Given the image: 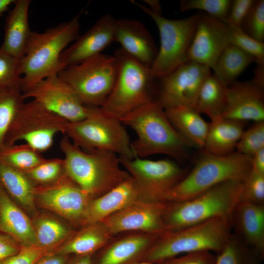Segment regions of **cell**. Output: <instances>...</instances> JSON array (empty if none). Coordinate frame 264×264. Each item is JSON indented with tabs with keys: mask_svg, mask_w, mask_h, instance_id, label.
Segmentation results:
<instances>
[{
	"mask_svg": "<svg viewBox=\"0 0 264 264\" xmlns=\"http://www.w3.org/2000/svg\"><path fill=\"white\" fill-rule=\"evenodd\" d=\"M60 148L64 155L66 175L93 198L131 177L127 171L120 168L119 156L114 153L85 151L66 134L60 142Z\"/></svg>",
	"mask_w": 264,
	"mask_h": 264,
	"instance_id": "cell-1",
	"label": "cell"
},
{
	"mask_svg": "<svg viewBox=\"0 0 264 264\" xmlns=\"http://www.w3.org/2000/svg\"><path fill=\"white\" fill-rule=\"evenodd\" d=\"M132 128L137 138L131 146L135 157L144 158L155 154L183 157L191 145L173 127L164 109L155 101L148 102L119 119Z\"/></svg>",
	"mask_w": 264,
	"mask_h": 264,
	"instance_id": "cell-2",
	"label": "cell"
},
{
	"mask_svg": "<svg viewBox=\"0 0 264 264\" xmlns=\"http://www.w3.org/2000/svg\"><path fill=\"white\" fill-rule=\"evenodd\" d=\"M79 15L44 32H31L24 54L20 60L23 92L66 68L60 61V55L65 47L79 36Z\"/></svg>",
	"mask_w": 264,
	"mask_h": 264,
	"instance_id": "cell-3",
	"label": "cell"
},
{
	"mask_svg": "<svg viewBox=\"0 0 264 264\" xmlns=\"http://www.w3.org/2000/svg\"><path fill=\"white\" fill-rule=\"evenodd\" d=\"M230 219L216 217L160 235L139 262L159 264L181 254L207 251L218 252L231 233Z\"/></svg>",
	"mask_w": 264,
	"mask_h": 264,
	"instance_id": "cell-4",
	"label": "cell"
},
{
	"mask_svg": "<svg viewBox=\"0 0 264 264\" xmlns=\"http://www.w3.org/2000/svg\"><path fill=\"white\" fill-rule=\"evenodd\" d=\"M242 181L216 185L190 199L168 202L163 216L167 232L174 231L216 217L230 219L240 201Z\"/></svg>",
	"mask_w": 264,
	"mask_h": 264,
	"instance_id": "cell-5",
	"label": "cell"
},
{
	"mask_svg": "<svg viewBox=\"0 0 264 264\" xmlns=\"http://www.w3.org/2000/svg\"><path fill=\"white\" fill-rule=\"evenodd\" d=\"M251 157L237 152L219 156L205 154L168 193L165 201L174 202L191 199L221 182L242 181L251 170Z\"/></svg>",
	"mask_w": 264,
	"mask_h": 264,
	"instance_id": "cell-6",
	"label": "cell"
},
{
	"mask_svg": "<svg viewBox=\"0 0 264 264\" xmlns=\"http://www.w3.org/2000/svg\"><path fill=\"white\" fill-rule=\"evenodd\" d=\"M117 72L112 90L101 108L119 119L136 108L154 100L151 89L157 79L151 67L130 56L122 48L113 55Z\"/></svg>",
	"mask_w": 264,
	"mask_h": 264,
	"instance_id": "cell-7",
	"label": "cell"
},
{
	"mask_svg": "<svg viewBox=\"0 0 264 264\" xmlns=\"http://www.w3.org/2000/svg\"><path fill=\"white\" fill-rule=\"evenodd\" d=\"M88 107L87 117L77 122H68L64 134L85 151L106 150L134 158L129 135L120 120L101 107Z\"/></svg>",
	"mask_w": 264,
	"mask_h": 264,
	"instance_id": "cell-8",
	"label": "cell"
},
{
	"mask_svg": "<svg viewBox=\"0 0 264 264\" xmlns=\"http://www.w3.org/2000/svg\"><path fill=\"white\" fill-rule=\"evenodd\" d=\"M132 2L154 20L158 29L160 48L151 67L154 75L160 78L189 61V51L201 13L184 19L171 20L146 5Z\"/></svg>",
	"mask_w": 264,
	"mask_h": 264,
	"instance_id": "cell-9",
	"label": "cell"
},
{
	"mask_svg": "<svg viewBox=\"0 0 264 264\" xmlns=\"http://www.w3.org/2000/svg\"><path fill=\"white\" fill-rule=\"evenodd\" d=\"M116 72L114 56L101 53L66 67L58 75L85 105L101 107L112 90Z\"/></svg>",
	"mask_w": 264,
	"mask_h": 264,
	"instance_id": "cell-10",
	"label": "cell"
},
{
	"mask_svg": "<svg viewBox=\"0 0 264 264\" xmlns=\"http://www.w3.org/2000/svg\"><path fill=\"white\" fill-rule=\"evenodd\" d=\"M67 122L33 100L24 102L13 120L4 145L22 141L40 153L46 151L57 133H65Z\"/></svg>",
	"mask_w": 264,
	"mask_h": 264,
	"instance_id": "cell-11",
	"label": "cell"
},
{
	"mask_svg": "<svg viewBox=\"0 0 264 264\" xmlns=\"http://www.w3.org/2000/svg\"><path fill=\"white\" fill-rule=\"evenodd\" d=\"M119 158L146 200L166 202L168 193L186 176L184 171L170 160Z\"/></svg>",
	"mask_w": 264,
	"mask_h": 264,
	"instance_id": "cell-12",
	"label": "cell"
},
{
	"mask_svg": "<svg viewBox=\"0 0 264 264\" xmlns=\"http://www.w3.org/2000/svg\"><path fill=\"white\" fill-rule=\"evenodd\" d=\"M211 69L189 60L158 78L159 88L155 101L165 110L177 106L194 108L199 90Z\"/></svg>",
	"mask_w": 264,
	"mask_h": 264,
	"instance_id": "cell-13",
	"label": "cell"
},
{
	"mask_svg": "<svg viewBox=\"0 0 264 264\" xmlns=\"http://www.w3.org/2000/svg\"><path fill=\"white\" fill-rule=\"evenodd\" d=\"M23 93L25 99H32L69 122L84 119L89 111V107L82 102L57 74L41 80Z\"/></svg>",
	"mask_w": 264,
	"mask_h": 264,
	"instance_id": "cell-14",
	"label": "cell"
},
{
	"mask_svg": "<svg viewBox=\"0 0 264 264\" xmlns=\"http://www.w3.org/2000/svg\"><path fill=\"white\" fill-rule=\"evenodd\" d=\"M168 203L139 199L101 222L111 235L130 231L162 234L167 232L163 216Z\"/></svg>",
	"mask_w": 264,
	"mask_h": 264,
	"instance_id": "cell-15",
	"label": "cell"
},
{
	"mask_svg": "<svg viewBox=\"0 0 264 264\" xmlns=\"http://www.w3.org/2000/svg\"><path fill=\"white\" fill-rule=\"evenodd\" d=\"M93 199L67 175L52 184L36 187V200L43 207L76 223L82 224Z\"/></svg>",
	"mask_w": 264,
	"mask_h": 264,
	"instance_id": "cell-16",
	"label": "cell"
},
{
	"mask_svg": "<svg viewBox=\"0 0 264 264\" xmlns=\"http://www.w3.org/2000/svg\"><path fill=\"white\" fill-rule=\"evenodd\" d=\"M230 44L228 25L208 14H201L189 51V60L212 69Z\"/></svg>",
	"mask_w": 264,
	"mask_h": 264,
	"instance_id": "cell-17",
	"label": "cell"
},
{
	"mask_svg": "<svg viewBox=\"0 0 264 264\" xmlns=\"http://www.w3.org/2000/svg\"><path fill=\"white\" fill-rule=\"evenodd\" d=\"M116 20L109 14L100 17L90 29L62 52L60 57L61 63L66 67L101 53L114 42Z\"/></svg>",
	"mask_w": 264,
	"mask_h": 264,
	"instance_id": "cell-18",
	"label": "cell"
},
{
	"mask_svg": "<svg viewBox=\"0 0 264 264\" xmlns=\"http://www.w3.org/2000/svg\"><path fill=\"white\" fill-rule=\"evenodd\" d=\"M222 117L244 122L264 121V89L251 81H236L227 87Z\"/></svg>",
	"mask_w": 264,
	"mask_h": 264,
	"instance_id": "cell-19",
	"label": "cell"
},
{
	"mask_svg": "<svg viewBox=\"0 0 264 264\" xmlns=\"http://www.w3.org/2000/svg\"><path fill=\"white\" fill-rule=\"evenodd\" d=\"M114 41L120 44L127 53L144 65L151 67L158 49L144 24L137 20H117Z\"/></svg>",
	"mask_w": 264,
	"mask_h": 264,
	"instance_id": "cell-20",
	"label": "cell"
},
{
	"mask_svg": "<svg viewBox=\"0 0 264 264\" xmlns=\"http://www.w3.org/2000/svg\"><path fill=\"white\" fill-rule=\"evenodd\" d=\"M141 199H145L131 176L106 193L93 198L87 209L82 224L86 226L101 222Z\"/></svg>",
	"mask_w": 264,
	"mask_h": 264,
	"instance_id": "cell-21",
	"label": "cell"
},
{
	"mask_svg": "<svg viewBox=\"0 0 264 264\" xmlns=\"http://www.w3.org/2000/svg\"><path fill=\"white\" fill-rule=\"evenodd\" d=\"M230 221L234 234L264 258V204L239 201Z\"/></svg>",
	"mask_w": 264,
	"mask_h": 264,
	"instance_id": "cell-22",
	"label": "cell"
},
{
	"mask_svg": "<svg viewBox=\"0 0 264 264\" xmlns=\"http://www.w3.org/2000/svg\"><path fill=\"white\" fill-rule=\"evenodd\" d=\"M0 232L9 235L22 246H37L32 222L0 183Z\"/></svg>",
	"mask_w": 264,
	"mask_h": 264,
	"instance_id": "cell-23",
	"label": "cell"
},
{
	"mask_svg": "<svg viewBox=\"0 0 264 264\" xmlns=\"http://www.w3.org/2000/svg\"><path fill=\"white\" fill-rule=\"evenodd\" d=\"M31 1L17 0L5 20L3 42L0 49L21 60L24 54L31 31L28 23Z\"/></svg>",
	"mask_w": 264,
	"mask_h": 264,
	"instance_id": "cell-24",
	"label": "cell"
},
{
	"mask_svg": "<svg viewBox=\"0 0 264 264\" xmlns=\"http://www.w3.org/2000/svg\"><path fill=\"white\" fill-rule=\"evenodd\" d=\"M245 122L223 117L211 121L203 148L205 153L224 156L234 152Z\"/></svg>",
	"mask_w": 264,
	"mask_h": 264,
	"instance_id": "cell-25",
	"label": "cell"
},
{
	"mask_svg": "<svg viewBox=\"0 0 264 264\" xmlns=\"http://www.w3.org/2000/svg\"><path fill=\"white\" fill-rule=\"evenodd\" d=\"M160 235L147 233L119 240L102 252L95 264H132L139 262Z\"/></svg>",
	"mask_w": 264,
	"mask_h": 264,
	"instance_id": "cell-26",
	"label": "cell"
},
{
	"mask_svg": "<svg viewBox=\"0 0 264 264\" xmlns=\"http://www.w3.org/2000/svg\"><path fill=\"white\" fill-rule=\"evenodd\" d=\"M175 130L191 145L203 148L209 123L193 108L177 106L165 109Z\"/></svg>",
	"mask_w": 264,
	"mask_h": 264,
	"instance_id": "cell-27",
	"label": "cell"
},
{
	"mask_svg": "<svg viewBox=\"0 0 264 264\" xmlns=\"http://www.w3.org/2000/svg\"><path fill=\"white\" fill-rule=\"evenodd\" d=\"M85 226L52 252L64 255H91L107 243L111 235L102 222Z\"/></svg>",
	"mask_w": 264,
	"mask_h": 264,
	"instance_id": "cell-28",
	"label": "cell"
},
{
	"mask_svg": "<svg viewBox=\"0 0 264 264\" xmlns=\"http://www.w3.org/2000/svg\"><path fill=\"white\" fill-rule=\"evenodd\" d=\"M0 183L13 200L35 210L36 187L23 171L0 163Z\"/></svg>",
	"mask_w": 264,
	"mask_h": 264,
	"instance_id": "cell-29",
	"label": "cell"
},
{
	"mask_svg": "<svg viewBox=\"0 0 264 264\" xmlns=\"http://www.w3.org/2000/svg\"><path fill=\"white\" fill-rule=\"evenodd\" d=\"M256 60L252 56L235 45L230 44L221 53L214 67L213 74L227 87Z\"/></svg>",
	"mask_w": 264,
	"mask_h": 264,
	"instance_id": "cell-30",
	"label": "cell"
},
{
	"mask_svg": "<svg viewBox=\"0 0 264 264\" xmlns=\"http://www.w3.org/2000/svg\"><path fill=\"white\" fill-rule=\"evenodd\" d=\"M226 88L211 73L203 82L194 109L208 115L211 121L222 117L226 105Z\"/></svg>",
	"mask_w": 264,
	"mask_h": 264,
	"instance_id": "cell-31",
	"label": "cell"
},
{
	"mask_svg": "<svg viewBox=\"0 0 264 264\" xmlns=\"http://www.w3.org/2000/svg\"><path fill=\"white\" fill-rule=\"evenodd\" d=\"M32 223L37 246L52 251L71 234L66 226L50 217L41 216Z\"/></svg>",
	"mask_w": 264,
	"mask_h": 264,
	"instance_id": "cell-32",
	"label": "cell"
},
{
	"mask_svg": "<svg viewBox=\"0 0 264 264\" xmlns=\"http://www.w3.org/2000/svg\"><path fill=\"white\" fill-rule=\"evenodd\" d=\"M263 258L235 234L217 253L215 264H260Z\"/></svg>",
	"mask_w": 264,
	"mask_h": 264,
	"instance_id": "cell-33",
	"label": "cell"
},
{
	"mask_svg": "<svg viewBox=\"0 0 264 264\" xmlns=\"http://www.w3.org/2000/svg\"><path fill=\"white\" fill-rule=\"evenodd\" d=\"M45 159L26 143L4 145L0 149V163L22 171L30 169Z\"/></svg>",
	"mask_w": 264,
	"mask_h": 264,
	"instance_id": "cell-34",
	"label": "cell"
},
{
	"mask_svg": "<svg viewBox=\"0 0 264 264\" xmlns=\"http://www.w3.org/2000/svg\"><path fill=\"white\" fill-rule=\"evenodd\" d=\"M25 99L21 87L0 89V149L4 146L8 131Z\"/></svg>",
	"mask_w": 264,
	"mask_h": 264,
	"instance_id": "cell-35",
	"label": "cell"
},
{
	"mask_svg": "<svg viewBox=\"0 0 264 264\" xmlns=\"http://www.w3.org/2000/svg\"><path fill=\"white\" fill-rule=\"evenodd\" d=\"M36 187L55 183L66 175L63 158H46L33 168L23 171Z\"/></svg>",
	"mask_w": 264,
	"mask_h": 264,
	"instance_id": "cell-36",
	"label": "cell"
},
{
	"mask_svg": "<svg viewBox=\"0 0 264 264\" xmlns=\"http://www.w3.org/2000/svg\"><path fill=\"white\" fill-rule=\"evenodd\" d=\"M232 3L231 0H181L179 9L182 12L201 10L225 23Z\"/></svg>",
	"mask_w": 264,
	"mask_h": 264,
	"instance_id": "cell-37",
	"label": "cell"
},
{
	"mask_svg": "<svg viewBox=\"0 0 264 264\" xmlns=\"http://www.w3.org/2000/svg\"><path fill=\"white\" fill-rule=\"evenodd\" d=\"M22 82L20 60L0 49V89L22 88Z\"/></svg>",
	"mask_w": 264,
	"mask_h": 264,
	"instance_id": "cell-38",
	"label": "cell"
},
{
	"mask_svg": "<svg viewBox=\"0 0 264 264\" xmlns=\"http://www.w3.org/2000/svg\"><path fill=\"white\" fill-rule=\"evenodd\" d=\"M240 28L255 40L264 41V0H254Z\"/></svg>",
	"mask_w": 264,
	"mask_h": 264,
	"instance_id": "cell-39",
	"label": "cell"
},
{
	"mask_svg": "<svg viewBox=\"0 0 264 264\" xmlns=\"http://www.w3.org/2000/svg\"><path fill=\"white\" fill-rule=\"evenodd\" d=\"M264 148V121L255 122L243 132L236 149L239 153L252 157Z\"/></svg>",
	"mask_w": 264,
	"mask_h": 264,
	"instance_id": "cell-40",
	"label": "cell"
},
{
	"mask_svg": "<svg viewBox=\"0 0 264 264\" xmlns=\"http://www.w3.org/2000/svg\"><path fill=\"white\" fill-rule=\"evenodd\" d=\"M228 25L230 44L250 54L257 63L264 64V43L250 37L240 28Z\"/></svg>",
	"mask_w": 264,
	"mask_h": 264,
	"instance_id": "cell-41",
	"label": "cell"
},
{
	"mask_svg": "<svg viewBox=\"0 0 264 264\" xmlns=\"http://www.w3.org/2000/svg\"><path fill=\"white\" fill-rule=\"evenodd\" d=\"M240 201L264 204V175L250 170L242 181Z\"/></svg>",
	"mask_w": 264,
	"mask_h": 264,
	"instance_id": "cell-42",
	"label": "cell"
},
{
	"mask_svg": "<svg viewBox=\"0 0 264 264\" xmlns=\"http://www.w3.org/2000/svg\"><path fill=\"white\" fill-rule=\"evenodd\" d=\"M52 250L36 245L22 246L16 254L0 261V264H35Z\"/></svg>",
	"mask_w": 264,
	"mask_h": 264,
	"instance_id": "cell-43",
	"label": "cell"
},
{
	"mask_svg": "<svg viewBox=\"0 0 264 264\" xmlns=\"http://www.w3.org/2000/svg\"><path fill=\"white\" fill-rule=\"evenodd\" d=\"M215 256L210 251L189 253L179 257H174L159 264H215Z\"/></svg>",
	"mask_w": 264,
	"mask_h": 264,
	"instance_id": "cell-44",
	"label": "cell"
},
{
	"mask_svg": "<svg viewBox=\"0 0 264 264\" xmlns=\"http://www.w3.org/2000/svg\"><path fill=\"white\" fill-rule=\"evenodd\" d=\"M254 0H232L225 23L230 26L240 28L243 20L248 13Z\"/></svg>",
	"mask_w": 264,
	"mask_h": 264,
	"instance_id": "cell-45",
	"label": "cell"
},
{
	"mask_svg": "<svg viewBox=\"0 0 264 264\" xmlns=\"http://www.w3.org/2000/svg\"><path fill=\"white\" fill-rule=\"evenodd\" d=\"M21 247L11 236L0 232V261L16 254Z\"/></svg>",
	"mask_w": 264,
	"mask_h": 264,
	"instance_id": "cell-46",
	"label": "cell"
},
{
	"mask_svg": "<svg viewBox=\"0 0 264 264\" xmlns=\"http://www.w3.org/2000/svg\"><path fill=\"white\" fill-rule=\"evenodd\" d=\"M69 256L57 254L52 251L43 256L35 264H66Z\"/></svg>",
	"mask_w": 264,
	"mask_h": 264,
	"instance_id": "cell-47",
	"label": "cell"
},
{
	"mask_svg": "<svg viewBox=\"0 0 264 264\" xmlns=\"http://www.w3.org/2000/svg\"><path fill=\"white\" fill-rule=\"evenodd\" d=\"M251 170L264 175V148L258 151L251 157Z\"/></svg>",
	"mask_w": 264,
	"mask_h": 264,
	"instance_id": "cell-48",
	"label": "cell"
},
{
	"mask_svg": "<svg viewBox=\"0 0 264 264\" xmlns=\"http://www.w3.org/2000/svg\"><path fill=\"white\" fill-rule=\"evenodd\" d=\"M257 66L254 70V75L251 81L254 84L259 88H264V64L257 63Z\"/></svg>",
	"mask_w": 264,
	"mask_h": 264,
	"instance_id": "cell-49",
	"label": "cell"
},
{
	"mask_svg": "<svg viewBox=\"0 0 264 264\" xmlns=\"http://www.w3.org/2000/svg\"><path fill=\"white\" fill-rule=\"evenodd\" d=\"M66 264H92L91 255H74Z\"/></svg>",
	"mask_w": 264,
	"mask_h": 264,
	"instance_id": "cell-50",
	"label": "cell"
},
{
	"mask_svg": "<svg viewBox=\"0 0 264 264\" xmlns=\"http://www.w3.org/2000/svg\"><path fill=\"white\" fill-rule=\"evenodd\" d=\"M144 2L152 11L159 14H161L162 7L160 2L158 0H144Z\"/></svg>",
	"mask_w": 264,
	"mask_h": 264,
	"instance_id": "cell-51",
	"label": "cell"
},
{
	"mask_svg": "<svg viewBox=\"0 0 264 264\" xmlns=\"http://www.w3.org/2000/svg\"><path fill=\"white\" fill-rule=\"evenodd\" d=\"M15 0H0V17L7 11L10 5L15 3Z\"/></svg>",
	"mask_w": 264,
	"mask_h": 264,
	"instance_id": "cell-52",
	"label": "cell"
},
{
	"mask_svg": "<svg viewBox=\"0 0 264 264\" xmlns=\"http://www.w3.org/2000/svg\"><path fill=\"white\" fill-rule=\"evenodd\" d=\"M132 264H157L149 263V262H136Z\"/></svg>",
	"mask_w": 264,
	"mask_h": 264,
	"instance_id": "cell-53",
	"label": "cell"
}]
</instances>
